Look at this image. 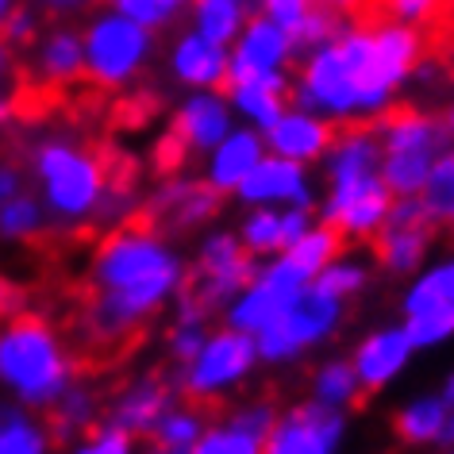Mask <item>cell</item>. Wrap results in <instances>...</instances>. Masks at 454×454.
Instances as JSON below:
<instances>
[{
  "mask_svg": "<svg viewBox=\"0 0 454 454\" xmlns=\"http://www.w3.org/2000/svg\"><path fill=\"white\" fill-rule=\"evenodd\" d=\"M108 151H89L66 139H51L35 151V174L47 192V208L59 220H89L108 181Z\"/></svg>",
  "mask_w": 454,
  "mask_h": 454,
  "instance_id": "cell-3",
  "label": "cell"
},
{
  "mask_svg": "<svg viewBox=\"0 0 454 454\" xmlns=\"http://www.w3.org/2000/svg\"><path fill=\"white\" fill-rule=\"evenodd\" d=\"M254 358H258V347H254V335L247 332L227 327V332L204 339L197 358L185 366V396L212 408L220 401V393L235 389L254 370Z\"/></svg>",
  "mask_w": 454,
  "mask_h": 454,
  "instance_id": "cell-7",
  "label": "cell"
},
{
  "mask_svg": "<svg viewBox=\"0 0 454 454\" xmlns=\"http://www.w3.org/2000/svg\"><path fill=\"white\" fill-rule=\"evenodd\" d=\"M20 192V169L16 166H0V204L12 200Z\"/></svg>",
  "mask_w": 454,
  "mask_h": 454,
  "instance_id": "cell-43",
  "label": "cell"
},
{
  "mask_svg": "<svg viewBox=\"0 0 454 454\" xmlns=\"http://www.w3.org/2000/svg\"><path fill=\"white\" fill-rule=\"evenodd\" d=\"M239 200L247 204H293V208H312V189L301 162L293 158H262L251 174L239 181Z\"/></svg>",
  "mask_w": 454,
  "mask_h": 454,
  "instance_id": "cell-13",
  "label": "cell"
},
{
  "mask_svg": "<svg viewBox=\"0 0 454 454\" xmlns=\"http://www.w3.org/2000/svg\"><path fill=\"white\" fill-rule=\"evenodd\" d=\"M204 324H177L174 335H169V355H174L181 366H189L192 358H197V350L204 347Z\"/></svg>",
  "mask_w": 454,
  "mask_h": 454,
  "instance_id": "cell-39",
  "label": "cell"
},
{
  "mask_svg": "<svg viewBox=\"0 0 454 454\" xmlns=\"http://www.w3.org/2000/svg\"><path fill=\"white\" fill-rule=\"evenodd\" d=\"M435 158L439 154H431V151H381L378 174L393 197H419Z\"/></svg>",
  "mask_w": 454,
  "mask_h": 454,
  "instance_id": "cell-23",
  "label": "cell"
},
{
  "mask_svg": "<svg viewBox=\"0 0 454 454\" xmlns=\"http://www.w3.org/2000/svg\"><path fill=\"white\" fill-rule=\"evenodd\" d=\"M389 208H393V192L385 189L381 174H366V177L332 185L320 215L343 239H366V235L373 239L378 227L385 223V215H389Z\"/></svg>",
  "mask_w": 454,
  "mask_h": 454,
  "instance_id": "cell-9",
  "label": "cell"
},
{
  "mask_svg": "<svg viewBox=\"0 0 454 454\" xmlns=\"http://www.w3.org/2000/svg\"><path fill=\"white\" fill-rule=\"evenodd\" d=\"M51 435L16 404H0V454H47Z\"/></svg>",
  "mask_w": 454,
  "mask_h": 454,
  "instance_id": "cell-27",
  "label": "cell"
},
{
  "mask_svg": "<svg viewBox=\"0 0 454 454\" xmlns=\"http://www.w3.org/2000/svg\"><path fill=\"white\" fill-rule=\"evenodd\" d=\"M309 4H312V0H262L266 16L274 20V24H281L286 31L304 16V8H309Z\"/></svg>",
  "mask_w": 454,
  "mask_h": 454,
  "instance_id": "cell-41",
  "label": "cell"
},
{
  "mask_svg": "<svg viewBox=\"0 0 454 454\" xmlns=\"http://www.w3.org/2000/svg\"><path fill=\"white\" fill-rule=\"evenodd\" d=\"M189 454H262V439L235 424L204 427L200 439L189 447Z\"/></svg>",
  "mask_w": 454,
  "mask_h": 454,
  "instance_id": "cell-32",
  "label": "cell"
},
{
  "mask_svg": "<svg viewBox=\"0 0 454 454\" xmlns=\"http://www.w3.org/2000/svg\"><path fill=\"white\" fill-rule=\"evenodd\" d=\"M274 419H278V416H274V404H243L239 412H235L231 424H235V427H243V431H251V435L262 439L266 431L274 427Z\"/></svg>",
  "mask_w": 454,
  "mask_h": 454,
  "instance_id": "cell-40",
  "label": "cell"
},
{
  "mask_svg": "<svg viewBox=\"0 0 454 454\" xmlns=\"http://www.w3.org/2000/svg\"><path fill=\"white\" fill-rule=\"evenodd\" d=\"M47 412H51V416H47L51 435H54V439H70L74 431H82V427L93 424V416H97V396H93V389H89V385L70 381V385H66V389L59 393V401L47 408Z\"/></svg>",
  "mask_w": 454,
  "mask_h": 454,
  "instance_id": "cell-24",
  "label": "cell"
},
{
  "mask_svg": "<svg viewBox=\"0 0 454 454\" xmlns=\"http://www.w3.org/2000/svg\"><path fill=\"white\" fill-rule=\"evenodd\" d=\"M247 16L239 0H197V31L212 43H231Z\"/></svg>",
  "mask_w": 454,
  "mask_h": 454,
  "instance_id": "cell-30",
  "label": "cell"
},
{
  "mask_svg": "<svg viewBox=\"0 0 454 454\" xmlns=\"http://www.w3.org/2000/svg\"><path fill=\"white\" fill-rule=\"evenodd\" d=\"M442 439H454V412L447 416V427H442Z\"/></svg>",
  "mask_w": 454,
  "mask_h": 454,
  "instance_id": "cell-47",
  "label": "cell"
},
{
  "mask_svg": "<svg viewBox=\"0 0 454 454\" xmlns=\"http://www.w3.org/2000/svg\"><path fill=\"white\" fill-rule=\"evenodd\" d=\"M169 381L162 373H146V378L131 381L128 389L116 396V404H112V424H120L123 431H131V435H151L154 424L162 419V412L169 408Z\"/></svg>",
  "mask_w": 454,
  "mask_h": 454,
  "instance_id": "cell-16",
  "label": "cell"
},
{
  "mask_svg": "<svg viewBox=\"0 0 454 454\" xmlns=\"http://www.w3.org/2000/svg\"><path fill=\"white\" fill-rule=\"evenodd\" d=\"M447 416H450V404L442 396H424V401H412L396 416V435L404 442H435L442 439V427H447Z\"/></svg>",
  "mask_w": 454,
  "mask_h": 454,
  "instance_id": "cell-25",
  "label": "cell"
},
{
  "mask_svg": "<svg viewBox=\"0 0 454 454\" xmlns=\"http://www.w3.org/2000/svg\"><path fill=\"white\" fill-rule=\"evenodd\" d=\"M227 62H231V59L223 54L220 43L204 39L200 31H197V35L177 39V47H174V74L185 85H197V89H223Z\"/></svg>",
  "mask_w": 454,
  "mask_h": 454,
  "instance_id": "cell-19",
  "label": "cell"
},
{
  "mask_svg": "<svg viewBox=\"0 0 454 454\" xmlns=\"http://www.w3.org/2000/svg\"><path fill=\"white\" fill-rule=\"evenodd\" d=\"M412 347H439L454 335V304H427L419 312H408L404 324Z\"/></svg>",
  "mask_w": 454,
  "mask_h": 454,
  "instance_id": "cell-31",
  "label": "cell"
},
{
  "mask_svg": "<svg viewBox=\"0 0 454 454\" xmlns=\"http://www.w3.org/2000/svg\"><path fill=\"white\" fill-rule=\"evenodd\" d=\"M419 200H424V208L435 223L454 227V151L435 158V166H431V174H427V185L419 189Z\"/></svg>",
  "mask_w": 454,
  "mask_h": 454,
  "instance_id": "cell-28",
  "label": "cell"
},
{
  "mask_svg": "<svg viewBox=\"0 0 454 454\" xmlns=\"http://www.w3.org/2000/svg\"><path fill=\"white\" fill-rule=\"evenodd\" d=\"M112 4L120 8V16L135 20L139 27H162L174 16V8L162 4V0H112Z\"/></svg>",
  "mask_w": 454,
  "mask_h": 454,
  "instance_id": "cell-38",
  "label": "cell"
},
{
  "mask_svg": "<svg viewBox=\"0 0 454 454\" xmlns=\"http://www.w3.org/2000/svg\"><path fill=\"white\" fill-rule=\"evenodd\" d=\"M289 59V31L274 24L270 16H254L239 51L231 54V70H278Z\"/></svg>",
  "mask_w": 454,
  "mask_h": 454,
  "instance_id": "cell-20",
  "label": "cell"
},
{
  "mask_svg": "<svg viewBox=\"0 0 454 454\" xmlns=\"http://www.w3.org/2000/svg\"><path fill=\"white\" fill-rule=\"evenodd\" d=\"M8 116V105H0V120H4Z\"/></svg>",
  "mask_w": 454,
  "mask_h": 454,
  "instance_id": "cell-52",
  "label": "cell"
},
{
  "mask_svg": "<svg viewBox=\"0 0 454 454\" xmlns=\"http://www.w3.org/2000/svg\"><path fill=\"white\" fill-rule=\"evenodd\" d=\"M343 427L339 408L320 401L297 404L262 435V454H335L343 442Z\"/></svg>",
  "mask_w": 454,
  "mask_h": 454,
  "instance_id": "cell-10",
  "label": "cell"
},
{
  "mask_svg": "<svg viewBox=\"0 0 454 454\" xmlns=\"http://www.w3.org/2000/svg\"><path fill=\"white\" fill-rule=\"evenodd\" d=\"M262 162V139L254 131H227L220 143L212 146L208 158V181L220 192L239 189V181Z\"/></svg>",
  "mask_w": 454,
  "mask_h": 454,
  "instance_id": "cell-18",
  "label": "cell"
},
{
  "mask_svg": "<svg viewBox=\"0 0 454 454\" xmlns=\"http://www.w3.org/2000/svg\"><path fill=\"white\" fill-rule=\"evenodd\" d=\"M131 431H123L120 424H105L93 435H85L74 447V454H131Z\"/></svg>",
  "mask_w": 454,
  "mask_h": 454,
  "instance_id": "cell-37",
  "label": "cell"
},
{
  "mask_svg": "<svg viewBox=\"0 0 454 454\" xmlns=\"http://www.w3.org/2000/svg\"><path fill=\"white\" fill-rule=\"evenodd\" d=\"M442 123H447V131H450V135H454V105H450V108H447V120H442Z\"/></svg>",
  "mask_w": 454,
  "mask_h": 454,
  "instance_id": "cell-48",
  "label": "cell"
},
{
  "mask_svg": "<svg viewBox=\"0 0 454 454\" xmlns=\"http://www.w3.org/2000/svg\"><path fill=\"white\" fill-rule=\"evenodd\" d=\"M431 215L424 208V200L401 197L385 215V223L373 235V254L389 274H412L424 262L427 251V235H431Z\"/></svg>",
  "mask_w": 454,
  "mask_h": 454,
  "instance_id": "cell-12",
  "label": "cell"
},
{
  "mask_svg": "<svg viewBox=\"0 0 454 454\" xmlns=\"http://www.w3.org/2000/svg\"><path fill=\"white\" fill-rule=\"evenodd\" d=\"M185 270L146 223H120L89 262V301L82 304V355H123L143 324L174 297Z\"/></svg>",
  "mask_w": 454,
  "mask_h": 454,
  "instance_id": "cell-1",
  "label": "cell"
},
{
  "mask_svg": "<svg viewBox=\"0 0 454 454\" xmlns=\"http://www.w3.org/2000/svg\"><path fill=\"white\" fill-rule=\"evenodd\" d=\"M442 401H447V404H454V373H450V378H447V385H442Z\"/></svg>",
  "mask_w": 454,
  "mask_h": 454,
  "instance_id": "cell-45",
  "label": "cell"
},
{
  "mask_svg": "<svg viewBox=\"0 0 454 454\" xmlns=\"http://www.w3.org/2000/svg\"><path fill=\"white\" fill-rule=\"evenodd\" d=\"M309 231V208H289L281 212V247H293Z\"/></svg>",
  "mask_w": 454,
  "mask_h": 454,
  "instance_id": "cell-42",
  "label": "cell"
},
{
  "mask_svg": "<svg viewBox=\"0 0 454 454\" xmlns=\"http://www.w3.org/2000/svg\"><path fill=\"white\" fill-rule=\"evenodd\" d=\"M215 212H220V189H215L208 177L204 181L174 177V181H166V185L146 200V208L135 212L131 220L154 227V231L177 235V231H189V227L212 220Z\"/></svg>",
  "mask_w": 454,
  "mask_h": 454,
  "instance_id": "cell-11",
  "label": "cell"
},
{
  "mask_svg": "<svg viewBox=\"0 0 454 454\" xmlns=\"http://www.w3.org/2000/svg\"><path fill=\"white\" fill-rule=\"evenodd\" d=\"M54 4H82V0H54Z\"/></svg>",
  "mask_w": 454,
  "mask_h": 454,
  "instance_id": "cell-51",
  "label": "cell"
},
{
  "mask_svg": "<svg viewBox=\"0 0 454 454\" xmlns=\"http://www.w3.org/2000/svg\"><path fill=\"white\" fill-rule=\"evenodd\" d=\"M8 66H12V51L0 43V74H8Z\"/></svg>",
  "mask_w": 454,
  "mask_h": 454,
  "instance_id": "cell-44",
  "label": "cell"
},
{
  "mask_svg": "<svg viewBox=\"0 0 454 454\" xmlns=\"http://www.w3.org/2000/svg\"><path fill=\"white\" fill-rule=\"evenodd\" d=\"M304 289H309V278H304L301 270L281 254L278 262H270L262 274H254L239 293H235L227 320H231L235 332L258 335L266 324H274Z\"/></svg>",
  "mask_w": 454,
  "mask_h": 454,
  "instance_id": "cell-8",
  "label": "cell"
},
{
  "mask_svg": "<svg viewBox=\"0 0 454 454\" xmlns=\"http://www.w3.org/2000/svg\"><path fill=\"white\" fill-rule=\"evenodd\" d=\"M412 339H408L404 327H385V332H373L370 339H362L355 347V358H350V366H355L362 389H385L396 373L408 366V358H412Z\"/></svg>",
  "mask_w": 454,
  "mask_h": 454,
  "instance_id": "cell-14",
  "label": "cell"
},
{
  "mask_svg": "<svg viewBox=\"0 0 454 454\" xmlns=\"http://www.w3.org/2000/svg\"><path fill=\"white\" fill-rule=\"evenodd\" d=\"M39 77L54 89H70L74 82L85 77V47L74 31H54V35L43 43Z\"/></svg>",
  "mask_w": 454,
  "mask_h": 454,
  "instance_id": "cell-22",
  "label": "cell"
},
{
  "mask_svg": "<svg viewBox=\"0 0 454 454\" xmlns=\"http://www.w3.org/2000/svg\"><path fill=\"white\" fill-rule=\"evenodd\" d=\"M358 389H362V381H358V373H355L350 362H324V366L316 370V378H312L316 401L332 404V408L355 404L358 401Z\"/></svg>",
  "mask_w": 454,
  "mask_h": 454,
  "instance_id": "cell-29",
  "label": "cell"
},
{
  "mask_svg": "<svg viewBox=\"0 0 454 454\" xmlns=\"http://www.w3.org/2000/svg\"><path fill=\"white\" fill-rule=\"evenodd\" d=\"M339 316H343V301L327 297V293L309 286L286 312L278 316L274 324H266L262 332L254 335L258 358H266V362H289V358H297L301 350L324 343V339L335 332Z\"/></svg>",
  "mask_w": 454,
  "mask_h": 454,
  "instance_id": "cell-4",
  "label": "cell"
},
{
  "mask_svg": "<svg viewBox=\"0 0 454 454\" xmlns=\"http://www.w3.org/2000/svg\"><path fill=\"white\" fill-rule=\"evenodd\" d=\"M427 304H454V262L427 270L412 289L404 293V312H419Z\"/></svg>",
  "mask_w": 454,
  "mask_h": 454,
  "instance_id": "cell-33",
  "label": "cell"
},
{
  "mask_svg": "<svg viewBox=\"0 0 454 454\" xmlns=\"http://www.w3.org/2000/svg\"><path fill=\"white\" fill-rule=\"evenodd\" d=\"M169 131L185 143V151H212L215 143L231 131V116H227V105L212 93H200L181 105V112L169 123Z\"/></svg>",
  "mask_w": 454,
  "mask_h": 454,
  "instance_id": "cell-17",
  "label": "cell"
},
{
  "mask_svg": "<svg viewBox=\"0 0 454 454\" xmlns=\"http://www.w3.org/2000/svg\"><path fill=\"white\" fill-rule=\"evenodd\" d=\"M146 54H151L146 27H139L128 16H100L85 39V77L108 93V89L128 85L139 74Z\"/></svg>",
  "mask_w": 454,
  "mask_h": 454,
  "instance_id": "cell-5",
  "label": "cell"
},
{
  "mask_svg": "<svg viewBox=\"0 0 454 454\" xmlns=\"http://www.w3.org/2000/svg\"><path fill=\"white\" fill-rule=\"evenodd\" d=\"M309 286H316L320 293H327V297H339V301H347V297H355V293L366 286V270H362L358 262H339V258H332L320 274H316Z\"/></svg>",
  "mask_w": 454,
  "mask_h": 454,
  "instance_id": "cell-36",
  "label": "cell"
},
{
  "mask_svg": "<svg viewBox=\"0 0 454 454\" xmlns=\"http://www.w3.org/2000/svg\"><path fill=\"white\" fill-rule=\"evenodd\" d=\"M343 247H347V243H343V235H339L335 227H327V223H324V227H309V231H304L297 243L286 247V258L301 270L304 278L312 281V278L320 274V270L332 262L339 251H343Z\"/></svg>",
  "mask_w": 454,
  "mask_h": 454,
  "instance_id": "cell-26",
  "label": "cell"
},
{
  "mask_svg": "<svg viewBox=\"0 0 454 454\" xmlns=\"http://www.w3.org/2000/svg\"><path fill=\"white\" fill-rule=\"evenodd\" d=\"M12 8H16V4H12V0H0V24H4V16H8V12H12Z\"/></svg>",
  "mask_w": 454,
  "mask_h": 454,
  "instance_id": "cell-46",
  "label": "cell"
},
{
  "mask_svg": "<svg viewBox=\"0 0 454 454\" xmlns=\"http://www.w3.org/2000/svg\"><path fill=\"white\" fill-rule=\"evenodd\" d=\"M208 404L185 401L181 408H166L162 419L154 424V454H189V447L200 439V431L208 427Z\"/></svg>",
  "mask_w": 454,
  "mask_h": 454,
  "instance_id": "cell-21",
  "label": "cell"
},
{
  "mask_svg": "<svg viewBox=\"0 0 454 454\" xmlns=\"http://www.w3.org/2000/svg\"><path fill=\"white\" fill-rule=\"evenodd\" d=\"M239 235L251 254H274V251H281V215L270 212L266 204H254V212L243 220Z\"/></svg>",
  "mask_w": 454,
  "mask_h": 454,
  "instance_id": "cell-35",
  "label": "cell"
},
{
  "mask_svg": "<svg viewBox=\"0 0 454 454\" xmlns=\"http://www.w3.org/2000/svg\"><path fill=\"white\" fill-rule=\"evenodd\" d=\"M39 231H43V208L35 197L16 192L12 200L0 204V235L4 239H31Z\"/></svg>",
  "mask_w": 454,
  "mask_h": 454,
  "instance_id": "cell-34",
  "label": "cell"
},
{
  "mask_svg": "<svg viewBox=\"0 0 454 454\" xmlns=\"http://www.w3.org/2000/svg\"><path fill=\"white\" fill-rule=\"evenodd\" d=\"M162 4H169V8H177V4H185V0H162Z\"/></svg>",
  "mask_w": 454,
  "mask_h": 454,
  "instance_id": "cell-50",
  "label": "cell"
},
{
  "mask_svg": "<svg viewBox=\"0 0 454 454\" xmlns=\"http://www.w3.org/2000/svg\"><path fill=\"white\" fill-rule=\"evenodd\" d=\"M74 362L59 332L24 304L0 316V385L20 396V404L51 408L74 381Z\"/></svg>",
  "mask_w": 454,
  "mask_h": 454,
  "instance_id": "cell-2",
  "label": "cell"
},
{
  "mask_svg": "<svg viewBox=\"0 0 454 454\" xmlns=\"http://www.w3.org/2000/svg\"><path fill=\"white\" fill-rule=\"evenodd\" d=\"M251 278H254V254L247 251L239 239H231V235H212V239H204V247H200L197 270L181 278L177 293L197 301L200 309L212 316L220 304H231L235 293Z\"/></svg>",
  "mask_w": 454,
  "mask_h": 454,
  "instance_id": "cell-6",
  "label": "cell"
},
{
  "mask_svg": "<svg viewBox=\"0 0 454 454\" xmlns=\"http://www.w3.org/2000/svg\"><path fill=\"white\" fill-rule=\"evenodd\" d=\"M442 62H447V66H450V74H454V47H450L447 54H442Z\"/></svg>",
  "mask_w": 454,
  "mask_h": 454,
  "instance_id": "cell-49",
  "label": "cell"
},
{
  "mask_svg": "<svg viewBox=\"0 0 454 454\" xmlns=\"http://www.w3.org/2000/svg\"><path fill=\"white\" fill-rule=\"evenodd\" d=\"M335 139V123H327L312 112H281V116L266 128V143L270 151L281 158H293V162H312V158L327 154V146Z\"/></svg>",
  "mask_w": 454,
  "mask_h": 454,
  "instance_id": "cell-15",
  "label": "cell"
}]
</instances>
